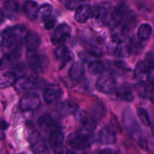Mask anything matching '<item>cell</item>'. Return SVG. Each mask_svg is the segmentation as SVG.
<instances>
[{"mask_svg":"<svg viewBox=\"0 0 154 154\" xmlns=\"http://www.w3.org/2000/svg\"><path fill=\"white\" fill-rule=\"evenodd\" d=\"M96 88L105 94H111L116 88L115 81L108 74H102L96 81Z\"/></svg>","mask_w":154,"mask_h":154,"instance_id":"5","label":"cell"},{"mask_svg":"<svg viewBox=\"0 0 154 154\" xmlns=\"http://www.w3.org/2000/svg\"><path fill=\"white\" fill-rule=\"evenodd\" d=\"M51 13H52V7L50 5L45 4L41 7H38L32 20L36 23L45 22L48 18H50Z\"/></svg>","mask_w":154,"mask_h":154,"instance_id":"21","label":"cell"},{"mask_svg":"<svg viewBox=\"0 0 154 154\" xmlns=\"http://www.w3.org/2000/svg\"><path fill=\"white\" fill-rule=\"evenodd\" d=\"M78 110V105L72 101L66 100L59 103L57 106V111L59 114L66 117L76 113Z\"/></svg>","mask_w":154,"mask_h":154,"instance_id":"16","label":"cell"},{"mask_svg":"<svg viewBox=\"0 0 154 154\" xmlns=\"http://www.w3.org/2000/svg\"><path fill=\"white\" fill-rule=\"evenodd\" d=\"M138 94L142 97H147L149 96V87H147V84H143L139 83V87H138Z\"/></svg>","mask_w":154,"mask_h":154,"instance_id":"35","label":"cell"},{"mask_svg":"<svg viewBox=\"0 0 154 154\" xmlns=\"http://www.w3.org/2000/svg\"><path fill=\"white\" fill-rule=\"evenodd\" d=\"M26 59L28 66L32 72L40 73L48 65V60L43 54H38L37 51H27Z\"/></svg>","mask_w":154,"mask_h":154,"instance_id":"3","label":"cell"},{"mask_svg":"<svg viewBox=\"0 0 154 154\" xmlns=\"http://www.w3.org/2000/svg\"><path fill=\"white\" fill-rule=\"evenodd\" d=\"M48 141L51 148L54 150L59 149L63 145L64 141V134L60 130L53 131L50 133Z\"/></svg>","mask_w":154,"mask_h":154,"instance_id":"23","label":"cell"},{"mask_svg":"<svg viewBox=\"0 0 154 154\" xmlns=\"http://www.w3.org/2000/svg\"><path fill=\"white\" fill-rule=\"evenodd\" d=\"M123 123L131 138L143 149H147V144L146 138L143 134V131L140 127L133 111L131 108L125 109L123 114Z\"/></svg>","mask_w":154,"mask_h":154,"instance_id":"1","label":"cell"},{"mask_svg":"<svg viewBox=\"0 0 154 154\" xmlns=\"http://www.w3.org/2000/svg\"><path fill=\"white\" fill-rule=\"evenodd\" d=\"M137 114L138 118L140 119L141 123L145 126H149L150 125V120L149 117L148 113L145 109L142 108H139L137 110Z\"/></svg>","mask_w":154,"mask_h":154,"instance_id":"32","label":"cell"},{"mask_svg":"<svg viewBox=\"0 0 154 154\" xmlns=\"http://www.w3.org/2000/svg\"><path fill=\"white\" fill-rule=\"evenodd\" d=\"M71 27L66 23H62L58 26L54 30L51 37V42L54 45H62L63 42L67 40L70 37Z\"/></svg>","mask_w":154,"mask_h":154,"instance_id":"10","label":"cell"},{"mask_svg":"<svg viewBox=\"0 0 154 154\" xmlns=\"http://www.w3.org/2000/svg\"><path fill=\"white\" fill-rule=\"evenodd\" d=\"M111 53L113 55L119 58H126L130 56L132 54L130 44L127 42H120V43H114L113 42Z\"/></svg>","mask_w":154,"mask_h":154,"instance_id":"14","label":"cell"},{"mask_svg":"<svg viewBox=\"0 0 154 154\" xmlns=\"http://www.w3.org/2000/svg\"><path fill=\"white\" fill-rule=\"evenodd\" d=\"M63 96V90L57 84H51L47 86L43 91V97L45 102L52 104L57 102Z\"/></svg>","mask_w":154,"mask_h":154,"instance_id":"8","label":"cell"},{"mask_svg":"<svg viewBox=\"0 0 154 154\" xmlns=\"http://www.w3.org/2000/svg\"><path fill=\"white\" fill-rule=\"evenodd\" d=\"M114 66L116 69H119L121 72H126L129 70L128 67L126 66V64L123 61H116L114 63Z\"/></svg>","mask_w":154,"mask_h":154,"instance_id":"37","label":"cell"},{"mask_svg":"<svg viewBox=\"0 0 154 154\" xmlns=\"http://www.w3.org/2000/svg\"><path fill=\"white\" fill-rule=\"evenodd\" d=\"M4 18H5V14H4V12L2 9H0V23L3 22L4 20Z\"/></svg>","mask_w":154,"mask_h":154,"instance_id":"42","label":"cell"},{"mask_svg":"<svg viewBox=\"0 0 154 154\" xmlns=\"http://www.w3.org/2000/svg\"><path fill=\"white\" fill-rule=\"evenodd\" d=\"M40 105V98L34 93H27L20 101V108L23 111H35Z\"/></svg>","mask_w":154,"mask_h":154,"instance_id":"6","label":"cell"},{"mask_svg":"<svg viewBox=\"0 0 154 154\" xmlns=\"http://www.w3.org/2000/svg\"><path fill=\"white\" fill-rule=\"evenodd\" d=\"M127 27L123 23H114L111 30V38L114 43H120L126 41L128 35Z\"/></svg>","mask_w":154,"mask_h":154,"instance_id":"15","label":"cell"},{"mask_svg":"<svg viewBox=\"0 0 154 154\" xmlns=\"http://www.w3.org/2000/svg\"><path fill=\"white\" fill-rule=\"evenodd\" d=\"M85 74L84 67L80 62L73 63L69 71V75L71 80L75 83H79L83 80Z\"/></svg>","mask_w":154,"mask_h":154,"instance_id":"20","label":"cell"},{"mask_svg":"<svg viewBox=\"0 0 154 154\" xmlns=\"http://www.w3.org/2000/svg\"><path fill=\"white\" fill-rule=\"evenodd\" d=\"M99 140L102 144H113L117 141L115 132L109 126L102 128L99 134Z\"/></svg>","mask_w":154,"mask_h":154,"instance_id":"19","label":"cell"},{"mask_svg":"<svg viewBox=\"0 0 154 154\" xmlns=\"http://www.w3.org/2000/svg\"><path fill=\"white\" fill-rule=\"evenodd\" d=\"M114 92L118 98L122 100L126 101V102H132L134 99V96L132 91L129 89L124 87H116Z\"/></svg>","mask_w":154,"mask_h":154,"instance_id":"28","label":"cell"},{"mask_svg":"<svg viewBox=\"0 0 154 154\" xmlns=\"http://www.w3.org/2000/svg\"><path fill=\"white\" fill-rule=\"evenodd\" d=\"M91 8L87 5H81L76 8L75 18L77 22L80 23H85L91 16Z\"/></svg>","mask_w":154,"mask_h":154,"instance_id":"22","label":"cell"},{"mask_svg":"<svg viewBox=\"0 0 154 154\" xmlns=\"http://www.w3.org/2000/svg\"><path fill=\"white\" fill-rule=\"evenodd\" d=\"M56 154H75V153H74L72 150L65 148V149H63V150H60L58 153H57Z\"/></svg>","mask_w":154,"mask_h":154,"instance_id":"40","label":"cell"},{"mask_svg":"<svg viewBox=\"0 0 154 154\" xmlns=\"http://www.w3.org/2000/svg\"><path fill=\"white\" fill-rule=\"evenodd\" d=\"M38 123L43 130L51 131V132L55 131L54 129L59 126V123H57L56 119L48 114L41 116L38 120Z\"/></svg>","mask_w":154,"mask_h":154,"instance_id":"18","label":"cell"},{"mask_svg":"<svg viewBox=\"0 0 154 154\" xmlns=\"http://www.w3.org/2000/svg\"><path fill=\"white\" fill-rule=\"evenodd\" d=\"M23 11L27 16L31 19H33V17L35 15L36 11H37L38 8V5L37 3L32 0H28V1L25 2L23 4Z\"/></svg>","mask_w":154,"mask_h":154,"instance_id":"29","label":"cell"},{"mask_svg":"<svg viewBox=\"0 0 154 154\" xmlns=\"http://www.w3.org/2000/svg\"><path fill=\"white\" fill-rule=\"evenodd\" d=\"M29 141L35 154H49V149L45 139L37 131L30 134L29 136Z\"/></svg>","mask_w":154,"mask_h":154,"instance_id":"4","label":"cell"},{"mask_svg":"<svg viewBox=\"0 0 154 154\" xmlns=\"http://www.w3.org/2000/svg\"><path fill=\"white\" fill-rule=\"evenodd\" d=\"M29 32L28 29L23 26H14L6 29L2 32V37H7L13 38L20 43L24 41L26 35Z\"/></svg>","mask_w":154,"mask_h":154,"instance_id":"9","label":"cell"},{"mask_svg":"<svg viewBox=\"0 0 154 154\" xmlns=\"http://www.w3.org/2000/svg\"><path fill=\"white\" fill-rule=\"evenodd\" d=\"M17 80V75L14 72H7L0 76V90L8 88L14 85Z\"/></svg>","mask_w":154,"mask_h":154,"instance_id":"26","label":"cell"},{"mask_svg":"<svg viewBox=\"0 0 154 154\" xmlns=\"http://www.w3.org/2000/svg\"><path fill=\"white\" fill-rule=\"evenodd\" d=\"M78 121L81 125V131L90 134L96 127V121L92 117L88 115L85 111H81L78 113Z\"/></svg>","mask_w":154,"mask_h":154,"instance_id":"12","label":"cell"},{"mask_svg":"<svg viewBox=\"0 0 154 154\" xmlns=\"http://www.w3.org/2000/svg\"><path fill=\"white\" fill-rule=\"evenodd\" d=\"M4 138V126L0 123V140Z\"/></svg>","mask_w":154,"mask_h":154,"instance_id":"41","label":"cell"},{"mask_svg":"<svg viewBox=\"0 0 154 154\" xmlns=\"http://www.w3.org/2000/svg\"><path fill=\"white\" fill-rule=\"evenodd\" d=\"M80 1H81V2H85V1H87V0H80Z\"/></svg>","mask_w":154,"mask_h":154,"instance_id":"43","label":"cell"},{"mask_svg":"<svg viewBox=\"0 0 154 154\" xmlns=\"http://www.w3.org/2000/svg\"><path fill=\"white\" fill-rule=\"evenodd\" d=\"M99 154H118V153L112 149H105V150H102Z\"/></svg>","mask_w":154,"mask_h":154,"instance_id":"39","label":"cell"},{"mask_svg":"<svg viewBox=\"0 0 154 154\" xmlns=\"http://www.w3.org/2000/svg\"><path fill=\"white\" fill-rule=\"evenodd\" d=\"M13 54H5L0 60V69L3 70L8 68L14 61Z\"/></svg>","mask_w":154,"mask_h":154,"instance_id":"33","label":"cell"},{"mask_svg":"<svg viewBox=\"0 0 154 154\" xmlns=\"http://www.w3.org/2000/svg\"><path fill=\"white\" fill-rule=\"evenodd\" d=\"M4 14L9 18L16 17L19 13V5L14 2H6L4 4Z\"/></svg>","mask_w":154,"mask_h":154,"instance_id":"27","label":"cell"},{"mask_svg":"<svg viewBox=\"0 0 154 154\" xmlns=\"http://www.w3.org/2000/svg\"><path fill=\"white\" fill-rule=\"evenodd\" d=\"M45 28L46 29L48 30H51L54 27V25H55V20L54 19H50V18H48L47 20L45 21Z\"/></svg>","mask_w":154,"mask_h":154,"instance_id":"38","label":"cell"},{"mask_svg":"<svg viewBox=\"0 0 154 154\" xmlns=\"http://www.w3.org/2000/svg\"><path fill=\"white\" fill-rule=\"evenodd\" d=\"M54 55L60 63V69L66 66V64L72 61L73 54L72 51L64 45H60L54 51Z\"/></svg>","mask_w":154,"mask_h":154,"instance_id":"11","label":"cell"},{"mask_svg":"<svg viewBox=\"0 0 154 154\" xmlns=\"http://www.w3.org/2000/svg\"><path fill=\"white\" fill-rule=\"evenodd\" d=\"M153 69L149 68L144 61L138 62L135 70V76L139 83H153Z\"/></svg>","mask_w":154,"mask_h":154,"instance_id":"7","label":"cell"},{"mask_svg":"<svg viewBox=\"0 0 154 154\" xmlns=\"http://www.w3.org/2000/svg\"><path fill=\"white\" fill-rule=\"evenodd\" d=\"M14 86L17 90L23 93H28L34 90L37 86V83L34 79L29 77L22 76L16 80Z\"/></svg>","mask_w":154,"mask_h":154,"instance_id":"13","label":"cell"},{"mask_svg":"<svg viewBox=\"0 0 154 154\" xmlns=\"http://www.w3.org/2000/svg\"><path fill=\"white\" fill-rule=\"evenodd\" d=\"M20 44V42L11 38L2 37L0 46H1L2 51L5 53V54L14 55L19 49Z\"/></svg>","mask_w":154,"mask_h":154,"instance_id":"17","label":"cell"},{"mask_svg":"<svg viewBox=\"0 0 154 154\" xmlns=\"http://www.w3.org/2000/svg\"><path fill=\"white\" fill-rule=\"evenodd\" d=\"M145 63L149 66V68L153 69V65H154V57L153 52H149L147 53V56H146L145 59Z\"/></svg>","mask_w":154,"mask_h":154,"instance_id":"36","label":"cell"},{"mask_svg":"<svg viewBox=\"0 0 154 154\" xmlns=\"http://www.w3.org/2000/svg\"><path fill=\"white\" fill-rule=\"evenodd\" d=\"M24 42L28 51H37L41 45V38L37 33L29 32L24 38Z\"/></svg>","mask_w":154,"mask_h":154,"instance_id":"24","label":"cell"},{"mask_svg":"<svg viewBox=\"0 0 154 154\" xmlns=\"http://www.w3.org/2000/svg\"><path fill=\"white\" fill-rule=\"evenodd\" d=\"M88 71L92 75H102L105 71V64L101 61L94 60L89 63Z\"/></svg>","mask_w":154,"mask_h":154,"instance_id":"30","label":"cell"},{"mask_svg":"<svg viewBox=\"0 0 154 154\" xmlns=\"http://www.w3.org/2000/svg\"><path fill=\"white\" fill-rule=\"evenodd\" d=\"M89 133L78 131L69 135L66 143L71 148L77 150H84L90 147V138Z\"/></svg>","mask_w":154,"mask_h":154,"instance_id":"2","label":"cell"},{"mask_svg":"<svg viewBox=\"0 0 154 154\" xmlns=\"http://www.w3.org/2000/svg\"><path fill=\"white\" fill-rule=\"evenodd\" d=\"M60 1L69 9H76L82 3L80 0H60Z\"/></svg>","mask_w":154,"mask_h":154,"instance_id":"34","label":"cell"},{"mask_svg":"<svg viewBox=\"0 0 154 154\" xmlns=\"http://www.w3.org/2000/svg\"><path fill=\"white\" fill-rule=\"evenodd\" d=\"M152 32H153L152 27L149 24H142L138 28V37L142 41L148 40L152 35Z\"/></svg>","mask_w":154,"mask_h":154,"instance_id":"31","label":"cell"},{"mask_svg":"<svg viewBox=\"0 0 154 154\" xmlns=\"http://www.w3.org/2000/svg\"><path fill=\"white\" fill-rule=\"evenodd\" d=\"M93 20L97 23H105L108 18V12L105 8L99 7L92 11L91 16Z\"/></svg>","mask_w":154,"mask_h":154,"instance_id":"25","label":"cell"}]
</instances>
